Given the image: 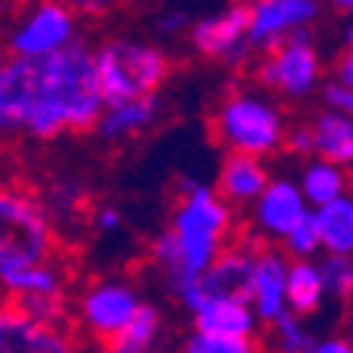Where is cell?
Here are the masks:
<instances>
[{"label": "cell", "mask_w": 353, "mask_h": 353, "mask_svg": "<svg viewBox=\"0 0 353 353\" xmlns=\"http://www.w3.org/2000/svg\"><path fill=\"white\" fill-rule=\"evenodd\" d=\"M287 268L290 258L280 248L274 245L255 248L248 305H252L258 325H274L280 315L287 312Z\"/></svg>", "instance_id": "5bb4252c"}, {"label": "cell", "mask_w": 353, "mask_h": 353, "mask_svg": "<svg viewBox=\"0 0 353 353\" xmlns=\"http://www.w3.org/2000/svg\"><path fill=\"white\" fill-rule=\"evenodd\" d=\"M268 328H271V353H312L315 334L303 319L283 312Z\"/></svg>", "instance_id": "484cf974"}, {"label": "cell", "mask_w": 353, "mask_h": 353, "mask_svg": "<svg viewBox=\"0 0 353 353\" xmlns=\"http://www.w3.org/2000/svg\"><path fill=\"white\" fill-rule=\"evenodd\" d=\"M39 201H41V207H45V214H48L54 232H61L64 226H80L83 223L90 194H86V188H83V181L64 175V179L51 181L48 191H45V197H39Z\"/></svg>", "instance_id": "cb8c5ba5"}, {"label": "cell", "mask_w": 353, "mask_h": 353, "mask_svg": "<svg viewBox=\"0 0 353 353\" xmlns=\"http://www.w3.org/2000/svg\"><path fill=\"white\" fill-rule=\"evenodd\" d=\"M58 232L39 194L19 185H0V274L54 258Z\"/></svg>", "instance_id": "5b68a950"}, {"label": "cell", "mask_w": 353, "mask_h": 353, "mask_svg": "<svg viewBox=\"0 0 353 353\" xmlns=\"http://www.w3.org/2000/svg\"><path fill=\"white\" fill-rule=\"evenodd\" d=\"M312 353H353V344L347 337L341 334H331V337H315V347Z\"/></svg>", "instance_id": "e575fe53"}, {"label": "cell", "mask_w": 353, "mask_h": 353, "mask_svg": "<svg viewBox=\"0 0 353 353\" xmlns=\"http://www.w3.org/2000/svg\"><path fill=\"white\" fill-rule=\"evenodd\" d=\"M331 80L341 83V86H347V90H353V54H350V48L334 61V67H331Z\"/></svg>", "instance_id": "836d02e7"}, {"label": "cell", "mask_w": 353, "mask_h": 353, "mask_svg": "<svg viewBox=\"0 0 353 353\" xmlns=\"http://www.w3.org/2000/svg\"><path fill=\"white\" fill-rule=\"evenodd\" d=\"M309 134H312V157L334 163L347 169L353 159V121L350 115H337V112H325L309 121Z\"/></svg>", "instance_id": "ffe728a7"}, {"label": "cell", "mask_w": 353, "mask_h": 353, "mask_svg": "<svg viewBox=\"0 0 353 353\" xmlns=\"http://www.w3.org/2000/svg\"><path fill=\"white\" fill-rule=\"evenodd\" d=\"M140 305H143V296L134 283L102 277L86 283L77 293V299H70V319H77L83 334H90L99 344H108L134 319Z\"/></svg>", "instance_id": "52a82bcc"}, {"label": "cell", "mask_w": 353, "mask_h": 353, "mask_svg": "<svg viewBox=\"0 0 353 353\" xmlns=\"http://www.w3.org/2000/svg\"><path fill=\"white\" fill-rule=\"evenodd\" d=\"M232 232H236L232 210L216 197L214 185L194 179L181 181L169 230L159 232L150 245L153 264L163 271L169 293L175 296L179 290L194 283L230 245Z\"/></svg>", "instance_id": "6da1fadb"}, {"label": "cell", "mask_w": 353, "mask_h": 353, "mask_svg": "<svg viewBox=\"0 0 353 353\" xmlns=\"http://www.w3.org/2000/svg\"><path fill=\"white\" fill-rule=\"evenodd\" d=\"M321 54L315 48L312 29L293 32L287 41H280L274 51L261 54L258 61V90L268 96H280L287 102H303L315 96L321 86Z\"/></svg>", "instance_id": "8992f818"}, {"label": "cell", "mask_w": 353, "mask_h": 353, "mask_svg": "<svg viewBox=\"0 0 353 353\" xmlns=\"http://www.w3.org/2000/svg\"><path fill=\"white\" fill-rule=\"evenodd\" d=\"M309 214L303 194L296 188L293 179H271L268 188L258 194V201L248 207V223L252 232L264 242H277L293 230L296 223Z\"/></svg>", "instance_id": "4fadbf2b"}, {"label": "cell", "mask_w": 353, "mask_h": 353, "mask_svg": "<svg viewBox=\"0 0 353 353\" xmlns=\"http://www.w3.org/2000/svg\"><path fill=\"white\" fill-rule=\"evenodd\" d=\"M0 353H83L74 328H54L29 319L23 309L0 305Z\"/></svg>", "instance_id": "7c38bea8"}, {"label": "cell", "mask_w": 353, "mask_h": 353, "mask_svg": "<svg viewBox=\"0 0 353 353\" xmlns=\"http://www.w3.org/2000/svg\"><path fill=\"white\" fill-rule=\"evenodd\" d=\"M319 99H321V105H325V112H337V115H350L353 112V90L334 83L331 77L328 80H321Z\"/></svg>", "instance_id": "f546056e"}, {"label": "cell", "mask_w": 353, "mask_h": 353, "mask_svg": "<svg viewBox=\"0 0 353 353\" xmlns=\"http://www.w3.org/2000/svg\"><path fill=\"white\" fill-rule=\"evenodd\" d=\"M35 105V64L19 58L0 61V137L26 134Z\"/></svg>", "instance_id": "9a60e30c"}, {"label": "cell", "mask_w": 353, "mask_h": 353, "mask_svg": "<svg viewBox=\"0 0 353 353\" xmlns=\"http://www.w3.org/2000/svg\"><path fill=\"white\" fill-rule=\"evenodd\" d=\"M191 23H194V10L191 7H169L157 17V29L163 35H169V39L185 35L191 29Z\"/></svg>", "instance_id": "4dcf8cb0"}, {"label": "cell", "mask_w": 353, "mask_h": 353, "mask_svg": "<svg viewBox=\"0 0 353 353\" xmlns=\"http://www.w3.org/2000/svg\"><path fill=\"white\" fill-rule=\"evenodd\" d=\"M319 274L325 283V293L347 299L353 290V261L344 255H321L319 258Z\"/></svg>", "instance_id": "f1b7e54d"}, {"label": "cell", "mask_w": 353, "mask_h": 353, "mask_svg": "<svg viewBox=\"0 0 353 353\" xmlns=\"http://www.w3.org/2000/svg\"><path fill=\"white\" fill-rule=\"evenodd\" d=\"M105 112L99 92L92 48L83 39L35 64V105L23 137L54 140L61 134L92 131Z\"/></svg>", "instance_id": "7a4b0ae2"}, {"label": "cell", "mask_w": 353, "mask_h": 353, "mask_svg": "<svg viewBox=\"0 0 353 353\" xmlns=\"http://www.w3.org/2000/svg\"><path fill=\"white\" fill-rule=\"evenodd\" d=\"M163 312H159L153 303H147L143 299V305H140L137 312H134V319L124 325L121 331H118L112 341H108V350L112 353H150L153 347L159 344V337H163Z\"/></svg>", "instance_id": "d4e9b609"}, {"label": "cell", "mask_w": 353, "mask_h": 353, "mask_svg": "<svg viewBox=\"0 0 353 353\" xmlns=\"http://www.w3.org/2000/svg\"><path fill=\"white\" fill-rule=\"evenodd\" d=\"M325 283L319 274V258L315 261H290L287 268V312L296 319H312L325 309Z\"/></svg>", "instance_id": "7402d4cb"}, {"label": "cell", "mask_w": 353, "mask_h": 353, "mask_svg": "<svg viewBox=\"0 0 353 353\" xmlns=\"http://www.w3.org/2000/svg\"><path fill=\"white\" fill-rule=\"evenodd\" d=\"M315 214V230L325 255H353V197H337L334 204H325Z\"/></svg>", "instance_id": "603a6c76"}, {"label": "cell", "mask_w": 353, "mask_h": 353, "mask_svg": "<svg viewBox=\"0 0 353 353\" xmlns=\"http://www.w3.org/2000/svg\"><path fill=\"white\" fill-rule=\"evenodd\" d=\"M210 124L223 150L236 157L268 159L277 150H283L287 118L274 96H268L258 86H232L220 99Z\"/></svg>", "instance_id": "277c9868"}, {"label": "cell", "mask_w": 353, "mask_h": 353, "mask_svg": "<svg viewBox=\"0 0 353 353\" xmlns=\"http://www.w3.org/2000/svg\"><path fill=\"white\" fill-rule=\"evenodd\" d=\"M248 10V48L252 54H268L287 41L293 32L312 29L321 17L319 0H255L245 3Z\"/></svg>", "instance_id": "8fae6325"}, {"label": "cell", "mask_w": 353, "mask_h": 353, "mask_svg": "<svg viewBox=\"0 0 353 353\" xmlns=\"http://www.w3.org/2000/svg\"><path fill=\"white\" fill-rule=\"evenodd\" d=\"M280 252H283L290 261H315V258L321 255V242H319V230H315L312 210L296 223L287 236L280 239Z\"/></svg>", "instance_id": "4316f807"}, {"label": "cell", "mask_w": 353, "mask_h": 353, "mask_svg": "<svg viewBox=\"0 0 353 353\" xmlns=\"http://www.w3.org/2000/svg\"><path fill=\"white\" fill-rule=\"evenodd\" d=\"M74 13H105V3H77V7H70Z\"/></svg>", "instance_id": "d590c367"}, {"label": "cell", "mask_w": 353, "mask_h": 353, "mask_svg": "<svg viewBox=\"0 0 353 353\" xmlns=\"http://www.w3.org/2000/svg\"><path fill=\"white\" fill-rule=\"evenodd\" d=\"M179 353H261L255 337H216V334H201L191 331L181 341Z\"/></svg>", "instance_id": "83f0119b"}, {"label": "cell", "mask_w": 353, "mask_h": 353, "mask_svg": "<svg viewBox=\"0 0 353 353\" xmlns=\"http://www.w3.org/2000/svg\"><path fill=\"white\" fill-rule=\"evenodd\" d=\"M67 268L54 258L35 264H23L13 271L0 274V296L7 303H23V299H48V296H67Z\"/></svg>", "instance_id": "e0dca14e"}, {"label": "cell", "mask_w": 353, "mask_h": 353, "mask_svg": "<svg viewBox=\"0 0 353 353\" xmlns=\"http://www.w3.org/2000/svg\"><path fill=\"white\" fill-rule=\"evenodd\" d=\"M271 165L268 159H255V157H236V153H226L220 163V172H216V197L230 207H252L258 201L268 181H271Z\"/></svg>", "instance_id": "2e32d148"}, {"label": "cell", "mask_w": 353, "mask_h": 353, "mask_svg": "<svg viewBox=\"0 0 353 353\" xmlns=\"http://www.w3.org/2000/svg\"><path fill=\"white\" fill-rule=\"evenodd\" d=\"M92 67L105 105L157 96L172 74L169 51L134 35H112L92 48Z\"/></svg>", "instance_id": "3957f363"}, {"label": "cell", "mask_w": 353, "mask_h": 353, "mask_svg": "<svg viewBox=\"0 0 353 353\" xmlns=\"http://www.w3.org/2000/svg\"><path fill=\"white\" fill-rule=\"evenodd\" d=\"M347 185H350L347 169H341L334 163H325V159H315V157L303 163L299 181H296V188H299L309 210H319L325 204H334L337 197H347L350 194Z\"/></svg>", "instance_id": "44dd1931"}, {"label": "cell", "mask_w": 353, "mask_h": 353, "mask_svg": "<svg viewBox=\"0 0 353 353\" xmlns=\"http://www.w3.org/2000/svg\"><path fill=\"white\" fill-rule=\"evenodd\" d=\"M92 226H96L99 232H118L124 226V220H121V210L118 207H112V204H105V207H99L96 210V216H92Z\"/></svg>", "instance_id": "d6a6232c"}, {"label": "cell", "mask_w": 353, "mask_h": 353, "mask_svg": "<svg viewBox=\"0 0 353 353\" xmlns=\"http://www.w3.org/2000/svg\"><path fill=\"white\" fill-rule=\"evenodd\" d=\"M191 315H194V331H201V334L255 337L258 328H261L252 305L239 303V299H207Z\"/></svg>", "instance_id": "ac0fdd59"}, {"label": "cell", "mask_w": 353, "mask_h": 353, "mask_svg": "<svg viewBox=\"0 0 353 353\" xmlns=\"http://www.w3.org/2000/svg\"><path fill=\"white\" fill-rule=\"evenodd\" d=\"M283 147H287L293 157L312 159V134H309V121H303V124H287V134H283Z\"/></svg>", "instance_id": "1f68e13d"}, {"label": "cell", "mask_w": 353, "mask_h": 353, "mask_svg": "<svg viewBox=\"0 0 353 353\" xmlns=\"http://www.w3.org/2000/svg\"><path fill=\"white\" fill-rule=\"evenodd\" d=\"M188 45L201 58L220 61L226 67H242L252 58L245 3H230V7L210 10L204 17H194L188 29Z\"/></svg>", "instance_id": "9c48e42d"}, {"label": "cell", "mask_w": 353, "mask_h": 353, "mask_svg": "<svg viewBox=\"0 0 353 353\" xmlns=\"http://www.w3.org/2000/svg\"><path fill=\"white\" fill-rule=\"evenodd\" d=\"M70 41H77V13L67 3H35L13 23L7 35L10 58L39 61L58 54Z\"/></svg>", "instance_id": "ba28073f"}, {"label": "cell", "mask_w": 353, "mask_h": 353, "mask_svg": "<svg viewBox=\"0 0 353 353\" xmlns=\"http://www.w3.org/2000/svg\"><path fill=\"white\" fill-rule=\"evenodd\" d=\"M157 115H159L157 96L134 99V102H121V105H105V112L99 115L92 131L102 140L121 143V140H131V137H137V134H143L147 128H153Z\"/></svg>", "instance_id": "d6986e66"}, {"label": "cell", "mask_w": 353, "mask_h": 353, "mask_svg": "<svg viewBox=\"0 0 353 353\" xmlns=\"http://www.w3.org/2000/svg\"><path fill=\"white\" fill-rule=\"evenodd\" d=\"M252 264H255V248L248 245H226L216 255V261L207 268L194 283L175 293L188 312H194L207 299H239L248 303V290H252Z\"/></svg>", "instance_id": "30bf717a"}]
</instances>
